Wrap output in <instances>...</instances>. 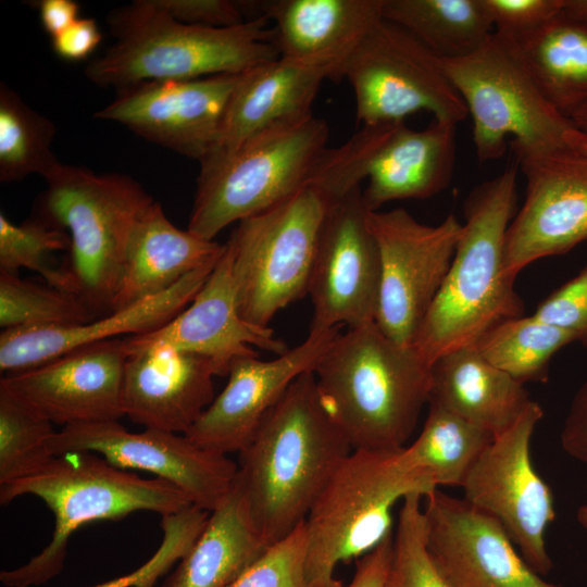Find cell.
Listing matches in <instances>:
<instances>
[{
    "label": "cell",
    "instance_id": "obj_1",
    "mask_svg": "<svg viewBox=\"0 0 587 587\" xmlns=\"http://www.w3.org/2000/svg\"><path fill=\"white\" fill-rule=\"evenodd\" d=\"M352 450L321 400L313 371L301 374L238 453L236 482L268 546L305 520L330 475Z\"/></svg>",
    "mask_w": 587,
    "mask_h": 587
},
{
    "label": "cell",
    "instance_id": "obj_2",
    "mask_svg": "<svg viewBox=\"0 0 587 587\" xmlns=\"http://www.w3.org/2000/svg\"><path fill=\"white\" fill-rule=\"evenodd\" d=\"M517 171L515 161L475 186L464 201L450 268L412 344L429 365L524 313L515 278L504 268L507 230L517 212Z\"/></svg>",
    "mask_w": 587,
    "mask_h": 587
},
{
    "label": "cell",
    "instance_id": "obj_3",
    "mask_svg": "<svg viewBox=\"0 0 587 587\" xmlns=\"http://www.w3.org/2000/svg\"><path fill=\"white\" fill-rule=\"evenodd\" d=\"M432 365L370 322L338 334L313 370L321 400L353 450L405 447L432 387Z\"/></svg>",
    "mask_w": 587,
    "mask_h": 587
},
{
    "label": "cell",
    "instance_id": "obj_4",
    "mask_svg": "<svg viewBox=\"0 0 587 587\" xmlns=\"http://www.w3.org/2000/svg\"><path fill=\"white\" fill-rule=\"evenodd\" d=\"M268 24L259 16L230 27L190 25L158 0H135L109 13L114 42L88 63L85 75L117 90L147 80L246 73L279 58Z\"/></svg>",
    "mask_w": 587,
    "mask_h": 587
},
{
    "label": "cell",
    "instance_id": "obj_5",
    "mask_svg": "<svg viewBox=\"0 0 587 587\" xmlns=\"http://www.w3.org/2000/svg\"><path fill=\"white\" fill-rule=\"evenodd\" d=\"M25 495L40 498L52 511L54 530L41 552L0 573L1 583L8 587L41 585L58 575L70 537L87 523L118 521L141 510L164 516L192 504L172 483L159 477L141 478L87 451L57 455L38 472L0 485L2 505Z\"/></svg>",
    "mask_w": 587,
    "mask_h": 587
},
{
    "label": "cell",
    "instance_id": "obj_6",
    "mask_svg": "<svg viewBox=\"0 0 587 587\" xmlns=\"http://www.w3.org/2000/svg\"><path fill=\"white\" fill-rule=\"evenodd\" d=\"M38 217L67 233V290L98 317L112 312L133 229L154 199L134 178L60 164L46 178Z\"/></svg>",
    "mask_w": 587,
    "mask_h": 587
},
{
    "label": "cell",
    "instance_id": "obj_7",
    "mask_svg": "<svg viewBox=\"0 0 587 587\" xmlns=\"http://www.w3.org/2000/svg\"><path fill=\"white\" fill-rule=\"evenodd\" d=\"M398 450H352L330 475L305 520L308 587H341L340 563L360 559L392 534V510L411 494L435 490Z\"/></svg>",
    "mask_w": 587,
    "mask_h": 587
},
{
    "label": "cell",
    "instance_id": "obj_8",
    "mask_svg": "<svg viewBox=\"0 0 587 587\" xmlns=\"http://www.w3.org/2000/svg\"><path fill=\"white\" fill-rule=\"evenodd\" d=\"M329 126L313 115L260 133L230 152L200 163L188 230L207 240L308 185Z\"/></svg>",
    "mask_w": 587,
    "mask_h": 587
},
{
    "label": "cell",
    "instance_id": "obj_9",
    "mask_svg": "<svg viewBox=\"0 0 587 587\" xmlns=\"http://www.w3.org/2000/svg\"><path fill=\"white\" fill-rule=\"evenodd\" d=\"M441 61L472 117L480 163L501 159L510 136L515 158L572 147L576 127L546 99L512 39L494 32L471 54Z\"/></svg>",
    "mask_w": 587,
    "mask_h": 587
},
{
    "label": "cell",
    "instance_id": "obj_10",
    "mask_svg": "<svg viewBox=\"0 0 587 587\" xmlns=\"http://www.w3.org/2000/svg\"><path fill=\"white\" fill-rule=\"evenodd\" d=\"M455 127L436 120L421 130L405 122L362 125L346 142L324 151L310 184L336 201L366 180L362 195L370 211L433 197L453 177Z\"/></svg>",
    "mask_w": 587,
    "mask_h": 587
},
{
    "label": "cell",
    "instance_id": "obj_11",
    "mask_svg": "<svg viewBox=\"0 0 587 587\" xmlns=\"http://www.w3.org/2000/svg\"><path fill=\"white\" fill-rule=\"evenodd\" d=\"M332 200L313 184L240 221L226 241L240 316L268 327L282 309L308 295L320 232Z\"/></svg>",
    "mask_w": 587,
    "mask_h": 587
},
{
    "label": "cell",
    "instance_id": "obj_12",
    "mask_svg": "<svg viewBox=\"0 0 587 587\" xmlns=\"http://www.w3.org/2000/svg\"><path fill=\"white\" fill-rule=\"evenodd\" d=\"M362 125L404 122L416 112L458 125L467 109L442 61L400 26L383 18L342 68Z\"/></svg>",
    "mask_w": 587,
    "mask_h": 587
},
{
    "label": "cell",
    "instance_id": "obj_13",
    "mask_svg": "<svg viewBox=\"0 0 587 587\" xmlns=\"http://www.w3.org/2000/svg\"><path fill=\"white\" fill-rule=\"evenodd\" d=\"M544 415L532 401L516 422L476 459L461 488L463 499L495 519L521 555L539 575H547L552 560L546 532L555 519L553 494L533 465L530 441Z\"/></svg>",
    "mask_w": 587,
    "mask_h": 587
},
{
    "label": "cell",
    "instance_id": "obj_14",
    "mask_svg": "<svg viewBox=\"0 0 587 587\" xmlns=\"http://www.w3.org/2000/svg\"><path fill=\"white\" fill-rule=\"evenodd\" d=\"M380 254L375 323L390 339L412 346L450 268L462 223L453 213L426 225L407 210L370 211Z\"/></svg>",
    "mask_w": 587,
    "mask_h": 587
},
{
    "label": "cell",
    "instance_id": "obj_15",
    "mask_svg": "<svg viewBox=\"0 0 587 587\" xmlns=\"http://www.w3.org/2000/svg\"><path fill=\"white\" fill-rule=\"evenodd\" d=\"M369 212L361 187L330 203L308 285L313 305L309 332L375 322L382 267Z\"/></svg>",
    "mask_w": 587,
    "mask_h": 587
},
{
    "label": "cell",
    "instance_id": "obj_16",
    "mask_svg": "<svg viewBox=\"0 0 587 587\" xmlns=\"http://www.w3.org/2000/svg\"><path fill=\"white\" fill-rule=\"evenodd\" d=\"M54 457L67 452H96L122 470L153 473L180 490L191 503L213 511L232 490L237 463L227 455L202 449L184 434L146 428L127 430L118 421L63 426L51 439Z\"/></svg>",
    "mask_w": 587,
    "mask_h": 587
},
{
    "label": "cell",
    "instance_id": "obj_17",
    "mask_svg": "<svg viewBox=\"0 0 587 587\" xmlns=\"http://www.w3.org/2000/svg\"><path fill=\"white\" fill-rule=\"evenodd\" d=\"M242 74L129 85L117 89L95 117L120 123L201 163L216 151L228 103Z\"/></svg>",
    "mask_w": 587,
    "mask_h": 587
},
{
    "label": "cell",
    "instance_id": "obj_18",
    "mask_svg": "<svg viewBox=\"0 0 587 587\" xmlns=\"http://www.w3.org/2000/svg\"><path fill=\"white\" fill-rule=\"evenodd\" d=\"M515 161L526 190L505 236L504 268L512 278L587 239V151L571 147Z\"/></svg>",
    "mask_w": 587,
    "mask_h": 587
},
{
    "label": "cell",
    "instance_id": "obj_19",
    "mask_svg": "<svg viewBox=\"0 0 587 587\" xmlns=\"http://www.w3.org/2000/svg\"><path fill=\"white\" fill-rule=\"evenodd\" d=\"M424 499L427 548L452 587H564L544 579L503 527L463 498L436 488Z\"/></svg>",
    "mask_w": 587,
    "mask_h": 587
},
{
    "label": "cell",
    "instance_id": "obj_20",
    "mask_svg": "<svg viewBox=\"0 0 587 587\" xmlns=\"http://www.w3.org/2000/svg\"><path fill=\"white\" fill-rule=\"evenodd\" d=\"M338 334L339 328L309 332L302 342L272 360H235L224 389L184 435L211 452L239 453L288 387L314 370Z\"/></svg>",
    "mask_w": 587,
    "mask_h": 587
},
{
    "label": "cell",
    "instance_id": "obj_21",
    "mask_svg": "<svg viewBox=\"0 0 587 587\" xmlns=\"http://www.w3.org/2000/svg\"><path fill=\"white\" fill-rule=\"evenodd\" d=\"M232 264V251L225 242L208 279L182 312L155 330L123 338L127 355L150 347H168L208 359L216 376H225L235 360L259 357L254 347L276 355L287 351L272 328L240 316Z\"/></svg>",
    "mask_w": 587,
    "mask_h": 587
},
{
    "label": "cell",
    "instance_id": "obj_22",
    "mask_svg": "<svg viewBox=\"0 0 587 587\" xmlns=\"http://www.w3.org/2000/svg\"><path fill=\"white\" fill-rule=\"evenodd\" d=\"M127 357L123 338L110 339L8 374L0 383L53 424L118 421L125 415L123 382Z\"/></svg>",
    "mask_w": 587,
    "mask_h": 587
},
{
    "label": "cell",
    "instance_id": "obj_23",
    "mask_svg": "<svg viewBox=\"0 0 587 587\" xmlns=\"http://www.w3.org/2000/svg\"><path fill=\"white\" fill-rule=\"evenodd\" d=\"M221 254L187 274L171 288L89 323L3 330L0 335L1 372L5 375L18 373L84 346L160 328L193 300Z\"/></svg>",
    "mask_w": 587,
    "mask_h": 587
},
{
    "label": "cell",
    "instance_id": "obj_24",
    "mask_svg": "<svg viewBox=\"0 0 587 587\" xmlns=\"http://www.w3.org/2000/svg\"><path fill=\"white\" fill-rule=\"evenodd\" d=\"M384 0L251 1L252 18L273 22L279 57L324 68L333 80L370 30L384 18Z\"/></svg>",
    "mask_w": 587,
    "mask_h": 587
},
{
    "label": "cell",
    "instance_id": "obj_25",
    "mask_svg": "<svg viewBox=\"0 0 587 587\" xmlns=\"http://www.w3.org/2000/svg\"><path fill=\"white\" fill-rule=\"evenodd\" d=\"M212 363L193 353L155 346L127 357L124 414L133 422L185 434L214 397Z\"/></svg>",
    "mask_w": 587,
    "mask_h": 587
},
{
    "label": "cell",
    "instance_id": "obj_26",
    "mask_svg": "<svg viewBox=\"0 0 587 587\" xmlns=\"http://www.w3.org/2000/svg\"><path fill=\"white\" fill-rule=\"evenodd\" d=\"M325 79H332L328 71L280 57L243 73L212 155L230 152L260 133L313 115L312 105Z\"/></svg>",
    "mask_w": 587,
    "mask_h": 587
},
{
    "label": "cell",
    "instance_id": "obj_27",
    "mask_svg": "<svg viewBox=\"0 0 587 587\" xmlns=\"http://www.w3.org/2000/svg\"><path fill=\"white\" fill-rule=\"evenodd\" d=\"M223 250L224 243L177 228L154 200L141 213L130 235L112 311L171 288Z\"/></svg>",
    "mask_w": 587,
    "mask_h": 587
},
{
    "label": "cell",
    "instance_id": "obj_28",
    "mask_svg": "<svg viewBox=\"0 0 587 587\" xmlns=\"http://www.w3.org/2000/svg\"><path fill=\"white\" fill-rule=\"evenodd\" d=\"M428 403H436L494 437L532 403L524 384L486 360L475 346L447 352L432 364Z\"/></svg>",
    "mask_w": 587,
    "mask_h": 587
},
{
    "label": "cell",
    "instance_id": "obj_29",
    "mask_svg": "<svg viewBox=\"0 0 587 587\" xmlns=\"http://www.w3.org/2000/svg\"><path fill=\"white\" fill-rule=\"evenodd\" d=\"M270 546L257 530L235 484L210 512L203 530L162 587H227Z\"/></svg>",
    "mask_w": 587,
    "mask_h": 587
},
{
    "label": "cell",
    "instance_id": "obj_30",
    "mask_svg": "<svg viewBox=\"0 0 587 587\" xmlns=\"http://www.w3.org/2000/svg\"><path fill=\"white\" fill-rule=\"evenodd\" d=\"M516 45L540 91L570 120L587 102V25L559 15Z\"/></svg>",
    "mask_w": 587,
    "mask_h": 587
},
{
    "label": "cell",
    "instance_id": "obj_31",
    "mask_svg": "<svg viewBox=\"0 0 587 587\" xmlns=\"http://www.w3.org/2000/svg\"><path fill=\"white\" fill-rule=\"evenodd\" d=\"M383 16L442 60L471 54L494 33L484 0H384Z\"/></svg>",
    "mask_w": 587,
    "mask_h": 587
},
{
    "label": "cell",
    "instance_id": "obj_32",
    "mask_svg": "<svg viewBox=\"0 0 587 587\" xmlns=\"http://www.w3.org/2000/svg\"><path fill=\"white\" fill-rule=\"evenodd\" d=\"M494 436L453 412L428 403L416 439L400 449L402 464L435 487L459 486Z\"/></svg>",
    "mask_w": 587,
    "mask_h": 587
},
{
    "label": "cell",
    "instance_id": "obj_33",
    "mask_svg": "<svg viewBox=\"0 0 587 587\" xmlns=\"http://www.w3.org/2000/svg\"><path fill=\"white\" fill-rule=\"evenodd\" d=\"M573 337L533 314L502 321L474 345L492 365L522 384L548 380L552 357Z\"/></svg>",
    "mask_w": 587,
    "mask_h": 587
},
{
    "label": "cell",
    "instance_id": "obj_34",
    "mask_svg": "<svg viewBox=\"0 0 587 587\" xmlns=\"http://www.w3.org/2000/svg\"><path fill=\"white\" fill-rule=\"evenodd\" d=\"M53 123L0 84V180L18 182L32 174L43 178L61 162L52 151Z\"/></svg>",
    "mask_w": 587,
    "mask_h": 587
},
{
    "label": "cell",
    "instance_id": "obj_35",
    "mask_svg": "<svg viewBox=\"0 0 587 587\" xmlns=\"http://www.w3.org/2000/svg\"><path fill=\"white\" fill-rule=\"evenodd\" d=\"M53 423L0 383V485L25 478L54 455Z\"/></svg>",
    "mask_w": 587,
    "mask_h": 587
},
{
    "label": "cell",
    "instance_id": "obj_36",
    "mask_svg": "<svg viewBox=\"0 0 587 587\" xmlns=\"http://www.w3.org/2000/svg\"><path fill=\"white\" fill-rule=\"evenodd\" d=\"M98 316L76 296L0 271V326L5 329L67 326Z\"/></svg>",
    "mask_w": 587,
    "mask_h": 587
},
{
    "label": "cell",
    "instance_id": "obj_37",
    "mask_svg": "<svg viewBox=\"0 0 587 587\" xmlns=\"http://www.w3.org/2000/svg\"><path fill=\"white\" fill-rule=\"evenodd\" d=\"M68 249L66 232L38 216L14 224L1 212L0 271L17 274L20 268H27L39 273L48 285L68 292L62 270L48 263L53 252Z\"/></svg>",
    "mask_w": 587,
    "mask_h": 587
},
{
    "label": "cell",
    "instance_id": "obj_38",
    "mask_svg": "<svg viewBox=\"0 0 587 587\" xmlns=\"http://www.w3.org/2000/svg\"><path fill=\"white\" fill-rule=\"evenodd\" d=\"M423 499L411 494L401 501L392 541V587H452L427 548Z\"/></svg>",
    "mask_w": 587,
    "mask_h": 587
},
{
    "label": "cell",
    "instance_id": "obj_39",
    "mask_svg": "<svg viewBox=\"0 0 587 587\" xmlns=\"http://www.w3.org/2000/svg\"><path fill=\"white\" fill-rule=\"evenodd\" d=\"M209 515L210 511L191 504L177 513L162 516L163 538L152 557L134 572L91 587L153 586L188 552L203 530Z\"/></svg>",
    "mask_w": 587,
    "mask_h": 587
},
{
    "label": "cell",
    "instance_id": "obj_40",
    "mask_svg": "<svg viewBox=\"0 0 587 587\" xmlns=\"http://www.w3.org/2000/svg\"><path fill=\"white\" fill-rule=\"evenodd\" d=\"M307 532L304 521L271 545L227 587H308L305 579Z\"/></svg>",
    "mask_w": 587,
    "mask_h": 587
},
{
    "label": "cell",
    "instance_id": "obj_41",
    "mask_svg": "<svg viewBox=\"0 0 587 587\" xmlns=\"http://www.w3.org/2000/svg\"><path fill=\"white\" fill-rule=\"evenodd\" d=\"M533 315L587 347V266L544 299Z\"/></svg>",
    "mask_w": 587,
    "mask_h": 587
},
{
    "label": "cell",
    "instance_id": "obj_42",
    "mask_svg": "<svg viewBox=\"0 0 587 587\" xmlns=\"http://www.w3.org/2000/svg\"><path fill=\"white\" fill-rule=\"evenodd\" d=\"M494 32L520 42L562 11L563 0H484Z\"/></svg>",
    "mask_w": 587,
    "mask_h": 587
},
{
    "label": "cell",
    "instance_id": "obj_43",
    "mask_svg": "<svg viewBox=\"0 0 587 587\" xmlns=\"http://www.w3.org/2000/svg\"><path fill=\"white\" fill-rule=\"evenodd\" d=\"M179 22L204 27H230L250 20L249 1L158 0Z\"/></svg>",
    "mask_w": 587,
    "mask_h": 587
},
{
    "label": "cell",
    "instance_id": "obj_44",
    "mask_svg": "<svg viewBox=\"0 0 587 587\" xmlns=\"http://www.w3.org/2000/svg\"><path fill=\"white\" fill-rule=\"evenodd\" d=\"M102 40V33L91 17H79L68 28L52 37L54 53L67 61L87 59Z\"/></svg>",
    "mask_w": 587,
    "mask_h": 587
},
{
    "label": "cell",
    "instance_id": "obj_45",
    "mask_svg": "<svg viewBox=\"0 0 587 587\" xmlns=\"http://www.w3.org/2000/svg\"><path fill=\"white\" fill-rule=\"evenodd\" d=\"M392 541L394 533L358 559L354 575L344 587H392Z\"/></svg>",
    "mask_w": 587,
    "mask_h": 587
},
{
    "label": "cell",
    "instance_id": "obj_46",
    "mask_svg": "<svg viewBox=\"0 0 587 587\" xmlns=\"http://www.w3.org/2000/svg\"><path fill=\"white\" fill-rule=\"evenodd\" d=\"M560 439L569 455L587 465V379L573 397Z\"/></svg>",
    "mask_w": 587,
    "mask_h": 587
},
{
    "label": "cell",
    "instance_id": "obj_47",
    "mask_svg": "<svg viewBox=\"0 0 587 587\" xmlns=\"http://www.w3.org/2000/svg\"><path fill=\"white\" fill-rule=\"evenodd\" d=\"M37 8L41 25L51 38L79 18V4L74 0H40Z\"/></svg>",
    "mask_w": 587,
    "mask_h": 587
},
{
    "label": "cell",
    "instance_id": "obj_48",
    "mask_svg": "<svg viewBox=\"0 0 587 587\" xmlns=\"http://www.w3.org/2000/svg\"><path fill=\"white\" fill-rule=\"evenodd\" d=\"M562 17L587 25V0H563Z\"/></svg>",
    "mask_w": 587,
    "mask_h": 587
},
{
    "label": "cell",
    "instance_id": "obj_49",
    "mask_svg": "<svg viewBox=\"0 0 587 587\" xmlns=\"http://www.w3.org/2000/svg\"><path fill=\"white\" fill-rule=\"evenodd\" d=\"M570 121L578 130L587 134V102L573 112Z\"/></svg>",
    "mask_w": 587,
    "mask_h": 587
},
{
    "label": "cell",
    "instance_id": "obj_50",
    "mask_svg": "<svg viewBox=\"0 0 587 587\" xmlns=\"http://www.w3.org/2000/svg\"><path fill=\"white\" fill-rule=\"evenodd\" d=\"M587 487V485H586ZM577 523L587 530V503L582 504L576 512Z\"/></svg>",
    "mask_w": 587,
    "mask_h": 587
},
{
    "label": "cell",
    "instance_id": "obj_51",
    "mask_svg": "<svg viewBox=\"0 0 587 587\" xmlns=\"http://www.w3.org/2000/svg\"><path fill=\"white\" fill-rule=\"evenodd\" d=\"M137 587H153V586L150 585V586H137Z\"/></svg>",
    "mask_w": 587,
    "mask_h": 587
}]
</instances>
